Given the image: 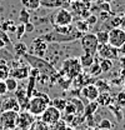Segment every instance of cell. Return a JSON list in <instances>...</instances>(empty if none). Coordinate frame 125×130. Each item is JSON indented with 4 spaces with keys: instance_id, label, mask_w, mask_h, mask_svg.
I'll list each match as a JSON object with an SVG mask.
<instances>
[{
    "instance_id": "41",
    "label": "cell",
    "mask_w": 125,
    "mask_h": 130,
    "mask_svg": "<svg viewBox=\"0 0 125 130\" xmlns=\"http://www.w3.org/2000/svg\"><path fill=\"white\" fill-rule=\"evenodd\" d=\"M8 93V89H6V85H5V81L0 80V96L5 95Z\"/></svg>"
},
{
    "instance_id": "28",
    "label": "cell",
    "mask_w": 125,
    "mask_h": 130,
    "mask_svg": "<svg viewBox=\"0 0 125 130\" xmlns=\"http://www.w3.org/2000/svg\"><path fill=\"white\" fill-rule=\"evenodd\" d=\"M106 108H109V110L111 111V114L115 115V118H116L118 121H121V120H123L124 115H123V111H121V108H119L118 105H113V104L108 105Z\"/></svg>"
},
{
    "instance_id": "6",
    "label": "cell",
    "mask_w": 125,
    "mask_h": 130,
    "mask_svg": "<svg viewBox=\"0 0 125 130\" xmlns=\"http://www.w3.org/2000/svg\"><path fill=\"white\" fill-rule=\"evenodd\" d=\"M51 23L53 25H58V26H66V25H71L73 23V14L65 9V8H59V10H56L53 16H51Z\"/></svg>"
},
{
    "instance_id": "30",
    "label": "cell",
    "mask_w": 125,
    "mask_h": 130,
    "mask_svg": "<svg viewBox=\"0 0 125 130\" xmlns=\"http://www.w3.org/2000/svg\"><path fill=\"white\" fill-rule=\"evenodd\" d=\"M88 69H89V70H88V74H89V75H91L93 78L98 76V75L101 73V69H100V66H99V63H98V61H95V60H94V63L90 65Z\"/></svg>"
},
{
    "instance_id": "13",
    "label": "cell",
    "mask_w": 125,
    "mask_h": 130,
    "mask_svg": "<svg viewBox=\"0 0 125 130\" xmlns=\"http://www.w3.org/2000/svg\"><path fill=\"white\" fill-rule=\"evenodd\" d=\"M80 98L89 101H96V98L99 96V90L95 86V84H88L80 89Z\"/></svg>"
},
{
    "instance_id": "33",
    "label": "cell",
    "mask_w": 125,
    "mask_h": 130,
    "mask_svg": "<svg viewBox=\"0 0 125 130\" xmlns=\"http://www.w3.org/2000/svg\"><path fill=\"white\" fill-rule=\"evenodd\" d=\"M75 29L79 30V31H81L83 34H85V32L89 30V25L86 24L85 20H78V23H76V25H75Z\"/></svg>"
},
{
    "instance_id": "2",
    "label": "cell",
    "mask_w": 125,
    "mask_h": 130,
    "mask_svg": "<svg viewBox=\"0 0 125 130\" xmlns=\"http://www.w3.org/2000/svg\"><path fill=\"white\" fill-rule=\"evenodd\" d=\"M50 103H51V100H50V98H49L46 93L38 91L35 89L34 93H33V96L28 101V105H26L25 110H28L34 116H40L44 113V110L50 105Z\"/></svg>"
},
{
    "instance_id": "35",
    "label": "cell",
    "mask_w": 125,
    "mask_h": 130,
    "mask_svg": "<svg viewBox=\"0 0 125 130\" xmlns=\"http://www.w3.org/2000/svg\"><path fill=\"white\" fill-rule=\"evenodd\" d=\"M113 128V124L109 119H101L99 123V129H104V130H110Z\"/></svg>"
},
{
    "instance_id": "42",
    "label": "cell",
    "mask_w": 125,
    "mask_h": 130,
    "mask_svg": "<svg viewBox=\"0 0 125 130\" xmlns=\"http://www.w3.org/2000/svg\"><path fill=\"white\" fill-rule=\"evenodd\" d=\"M99 8H100L101 11H106V13L110 11V4L109 3H101V4L99 5Z\"/></svg>"
},
{
    "instance_id": "38",
    "label": "cell",
    "mask_w": 125,
    "mask_h": 130,
    "mask_svg": "<svg viewBox=\"0 0 125 130\" xmlns=\"http://www.w3.org/2000/svg\"><path fill=\"white\" fill-rule=\"evenodd\" d=\"M121 18L120 16H115L111 21H110V25L111 28H121Z\"/></svg>"
},
{
    "instance_id": "32",
    "label": "cell",
    "mask_w": 125,
    "mask_h": 130,
    "mask_svg": "<svg viewBox=\"0 0 125 130\" xmlns=\"http://www.w3.org/2000/svg\"><path fill=\"white\" fill-rule=\"evenodd\" d=\"M19 20H20V23H23V24H26V23L30 21V14H29V11H28L25 8H23V9L20 10V13H19Z\"/></svg>"
},
{
    "instance_id": "14",
    "label": "cell",
    "mask_w": 125,
    "mask_h": 130,
    "mask_svg": "<svg viewBox=\"0 0 125 130\" xmlns=\"http://www.w3.org/2000/svg\"><path fill=\"white\" fill-rule=\"evenodd\" d=\"M31 66L30 65H23V66H16L10 69V76L16 80H25L29 78Z\"/></svg>"
},
{
    "instance_id": "4",
    "label": "cell",
    "mask_w": 125,
    "mask_h": 130,
    "mask_svg": "<svg viewBox=\"0 0 125 130\" xmlns=\"http://www.w3.org/2000/svg\"><path fill=\"white\" fill-rule=\"evenodd\" d=\"M80 73H83V66L80 64V60L76 56H71L65 60H63L61 69L59 71L60 75H64L69 79H75Z\"/></svg>"
},
{
    "instance_id": "9",
    "label": "cell",
    "mask_w": 125,
    "mask_h": 130,
    "mask_svg": "<svg viewBox=\"0 0 125 130\" xmlns=\"http://www.w3.org/2000/svg\"><path fill=\"white\" fill-rule=\"evenodd\" d=\"M18 114L19 113L13 111V110L1 111V115H0V126L3 129H15Z\"/></svg>"
},
{
    "instance_id": "10",
    "label": "cell",
    "mask_w": 125,
    "mask_h": 130,
    "mask_svg": "<svg viewBox=\"0 0 125 130\" xmlns=\"http://www.w3.org/2000/svg\"><path fill=\"white\" fill-rule=\"evenodd\" d=\"M96 54L99 55L100 59H110V60H116L119 59V51L118 49L111 46L109 44H99Z\"/></svg>"
},
{
    "instance_id": "27",
    "label": "cell",
    "mask_w": 125,
    "mask_h": 130,
    "mask_svg": "<svg viewBox=\"0 0 125 130\" xmlns=\"http://www.w3.org/2000/svg\"><path fill=\"white\" fill-rule=\"evenodd\" d=\"M5 85H6V89H8V93H14L16 89L19 88V84H18V80L9 76L8 79H5Z\"/></svg>"
},
{
    "instance_id": "37",
    "label": "cell",
    "mask_w": 125,
    "mask_h": 130,
    "mask_svg": "<svg viewBox=\"0 0 125 130\" xmlns=\"http://www.w3.org/2000/svg\"><path fill=\"white\" fill-rule=\"evenodd\" d=\"M0 39H1V40H4L6 45H11V40H10V38H9L8 32H5L1 28H0Z\"/></svg>"
},
{
    "instance_id": "5",
    "label": "cell",
    "mask_w": 125,
    "mask_h": 130,
    "mask_svg": "<svg viewBox=\"0 0 125 130\" xmlns=\"http://www.w3.org/2000/svg\"><path fill=\"white\" fill-rule=\"evenodd\" d=\"M80 45L84 50V53L91 54V55H96V50H98V38L93 32H85L81 38H80Z\"/></svg>"
},
{
    "instance_id": "40",
    "label": "cell",
    "mask_w": 125,
    "mask_h": 130,
    "mask_svg": "<svg viewBox=\"0 0 125 130\" xmlns=\"http://www.w3.org/2000/svg\"><path fill=\"white\" fill-rule=\"evenodd\" d=\"M35 130H49V125L46 123H44L43 120L39 121V123H35Z\"/></svg>"
},
{
    "instance_id": "31",
    "label": "cell",
    "mask_w": 125,
    "mask_h": 130,
    "mask_svg": "<svg viewBox=\"0 0 125 130\" xmlns=\"http://www.w3.org/2000/svg\"><path fill=\"white\" fill-rule=\"evenodd\" d=\"M10 76V68L4 63H0V80H5Z\"/></svg>"
},
{
    "instance_id": "3",
    "label": "cell",
    "mask_w": 125,
    "mask_h": 130,
    "mask_svg": "<svg viewBox=\"0 0 125 130\" xmlns=\"http://www.w3.org/2000/svg\"><path fill=\"white\" fill-rule=\"evenodd\" d=\"M84 34L79 30H74L71 34H60V32H56L54 30L46 32L44 35H41V39H44L46 43H55V44H60V43H73V41H76L79 40Z\"/></svg>"
},
{
    "instance_id": "23",
    "label": "cell",
    "mask_w": 125,
    "mask_h": 130,
    "mask_svg": "<svg viewBox=\"0 0 125 130\" xmlns=\"http://www.w3.org/2000/svg\"><path fill=\"white\" fill-rule=\"evenodd\" d=\"M66 103L68 100L64 99V98H56V99H53L50 105H53L54 108H56L59 111H64L65 110V106H66Z\"/></svg>"
},
{
    "instance_id": "25",
    "label": "cell",
    "mask_w": 125,
    "mask_h": 130,
    "mask_svg": "<svg viewBox=\"0 0 125 130\" xmlns=\"http://www.w3.org/2000/svg\"><path fill=\"white\" fill-rule=\"evenodd\" d=\"M99 66L101 69V73H109L113 69V61L110 59H100L99 58Z\"/></svg>"
},
{
    "instance_id": "45",
    "label": "cell",
    "mask_w": 125,
    "mask_h": 130,
    "mask_svg": "<svg viewBox=\"0 0 125 130\" xmlns=\"http://www.w3.org/2000/svg\"><path fill=\"white\" fill-rule=\"evenodd\" d=\"M4 130H15V129H4Z\"/></svg>"
},
{
    "instance_id": "20",
    "label": "cell",
    "mask_w": 125,
    "mask_h": 130,
    "mask_svg": "<svg viewBox=\"0 0 125 130\" xmlns=\"http://www.w3.org/2000/svg\"><path fill=\"white\" fill-rule=\"evenodd\" d=\"M40 5L48 9H59L63 8V0H40Z\"/></svg>"
},
{
    "instance_id": "29",
    "label": "cell",
    "mask_w": 125,
    "mask_h": 130,
    "mask_svg": "<svg viewBox=\"0 0 125 130\" xmlns=\"http://www.w3.org/2000/svg\"><path fill=\"white\" fill-rule=\"evenodd\" d=\"M95 35L98 38L99 44H108V40H109V31L108 30H99Z\"/></svg>"
},
{
    "instance_id": "22",
    "label": "cell",
    "mask_w": 125,
    "mask_h": 130,
    "mask_svg": "<svg viewBox=\"0 0 125 130\" xmlns=\"http://www.w3.org/2000/svg\"><path fill=\"white\" fill-rule=\"evenodd\" d=\"M98 108H99V104L96 103V101H89L86 105H85V108H84V111H83V115L86 118V116H90V115H94L95 111L98 110Z\"/></svg>"
},
{
    "instance_id": "34",
    "label": "cell",
    "mask_w": 125,
    "mask_h": 130,
    "mask_svg": "<svg viewBox=\"0 0 125 130\" xmlns=\"http://www.w3.org/2000/svg\"><path fill=\"white\" fill-rule=\"evenodd\" d=\"M15 34H16V39H18V40H21L23 36H24V34H25V24L20 23L19 25H16Z\"/></svg>"
},
{
    "instance_id": "15",
    "label": "cell",
    "mask_w": 125,
    "mask_h": 130,
    "mask_svg": "<svg viewBox=\"0 0 125 130\" xmlns=\"http://www.w3.org/2000/svg\"><path fill=\"white\" fill-rule=\"evenodd\" d=\"M5 110H13V111H16V113L21 111L20 110V105H19L15 96L5 98L1 101V111H5Z\"/></svg>"
},
{
    "instance_id": "21",
    "label": "cell",
    "mask_w": 125,
    "mask_h": 130,
    "mask_svg": "<svg viewBox=\"0 0 125 130\" xmlns=\"http://www.w3.org/2000/svg\"><path fill=\"white\" fill-rule=\"evenodd\" d=\"M74 106H75V109H76V115H79V114H83V111H84V108H85V104L83 103V100L80 99L79 96H71L68 99Z\"/></svg>"
},
{
    "instance_id": "18",
    "label": "cell",
    "mask_w": 125,
    "mask_h": 130,
    "mask_svg": "<svg viewBox=\"0 0 125 130\" xmlns=\"http://www.w3.org/2000/svg\"><path fill=\"white\" fill-rule=\"evenodd\" d=\"M23 8H25L28 11H35L38 10L41 5H40V0H20Z\"/></svg>"
},
{
    "instance_id": "12",
    "label": "cell",
    "mask_w": 125,
    "mask_h": 130,
    "mask_svg": "<svg viewBox=\"0 0 125 130\" xmlns=\"http://www.w3.org/2000/svg\"><path fill=\"white\" fill-rule=\"evenodd\" d=\"M40 116H41V120L44 123H46L48 125H53L61 119V111H59L53 105H49Z\"/></svg>"
},
{
    "instance_id": "17",
    "label": "cell",
    "mask_w": 125,
    "mask_h": 130,
    "mask_svg": "<svg viewBox=\"0 0 125 130\" xmlns=\"http://www.w3.org/2000/svg\"><path fill=\"white\" fill-rule=\"evenodd\" d=\"M96 103L100 106H108L113 103V96L109 91L108 93H99V96L96 98Z\"/></svg>"
},
{
    "instance_id": "7",
    "label": "cell",
    "mask_w": 125,
    "mask_h": 130,
    "mask_svg": "<svg viewBox=\"0 0 125 130\" xmlns=\"http://www.w3.org/2000/svg\"><path fill=\"white\" fill-rule=\"evenodd\" d=\"M125 43V30L123 28H111L109 30L108 44L119 49Z\"/></svg>"
},
{
    "instance_id": "26",
    "label": "cell",
    "mask_w": 125,
    "mask_h": 130,
    "mask_svg": "<svg viewBox=\"0 0 125 130\" xmlns=\"http://www.w3.org/2000/svg\"><path fill=\"white\" fill-rule=\"evenodd\" d=\"M0 28L4 30L5 32H15L16 25L13 20H5L0 24Z\"/></svg>"
},
{
    "instance_id": "43",
    "label": "cell",
    "mask_w": 125,
    "mask_h": 130,
    "mask_svg": "<svg viewBox=\"0 0 125 130\" xmlns=\"http://www.w3.org/2000/svg\"><path fill=\"white\" fill-rule=\"evenodd\" d=\"M35 30V26H34V24L33 23H26L25 24V32H33Z\"/></svg>"
},
{
    "instance_id": "44",
    "label": "cell",
    "mask_w": 125,
    "mask_h": 130,
    "mask_svg": "<svg viewBox=\"0 0 125 130\" xmlns=\"http://www.w3.org/2000/svg\"><path fill=\"white\" fill-rule=\"evenodd\" d=\"M5 46H6V44H5V41L0 39V50H3V49L5 48Z\"/></svg>"
},
{
    "instance_id": "36",
    "label": "cell",
    "mask_w": 125,
    "mask_h": 130,
    "mask_svg": "<svg viewBox=\"0 0 125 130\" xmlns=\"http://www.w3.org/2000/svg\"><path fill=\"white\" fill-rule=\"evenodd\" d=\"M68 100V99H66ZM65 114H71V115H76V109H75V106L68 100V103H66V106H65Z\"/></svg>"
},
{
    "instance_id": "24",
    "label": "cell",
    "mask_w": 125,
    "mask_h": 130,
    "mask_svg": "<svg viewBox=\"0 0 125 130\" xmlns=\"http://www.w3.org/2000/svg\"><path fill=\"white\" fill-rule=\"evenodd\" d=\"M95 86L98 88L99 93H108V91H110V85L105 79H96Z\"/></svg>"
},
{
    "instance_id": "39",
    "label": "cell",
    "mask_w": 125,
    "mask_h": 130,
    "mask_svg": "<svg viewBox=\"0 0 125 130\" xmlns=\"http://www.w3.org/2000/svg\"><path fill=\"white\" fill-rule=\"evenodd\" d=\"M85 21H86V24L89 25V26H94L96 23H98V18L96 15H93V14H90V15L88 16L86 19H85Z\"/></svg>"
},
{
    "instance_id": "11",
    "label": "cell",
    "mask_w": 125,
    "mask_h": 130,
    "mask_svg": "<svg viewBox=\"0 0 125 130\" xmlns=\"http://www.w3.org/2000/svg\"><path fill=\"white\" fill-rule=\"evenodd\" d=\"M48 48H49V46H48V43L44 39H41V36H39V38L33 39L30 49H29V54H33V55H35V56L43 58L48 53Z\"/></svg>"
},
{
    "instance_id": "1",
    "label": "cell",
    "mask_w": 125,
    "mask_h": 130,
    "mask_svg": "<svg viewBox=\"0 0 125 130\" xmlns=\"http://www.w3.org/2000/svg\"><path fill=\"white\" fill-rule=\"evenodd\" d=\"M23 59L25 60V63L30 65L33 69H36L41 75H46L50 78V83H55L59 78V71L54 68V65L50 61L45 60L44 58L40 56H35L33 54H25L23 56Z\"/></svg>"
},
{
    "instance_id": "8",
    "label": "cell",
    "mask_w": 125,
    "mask_h": 130,
    "mask_svg": "<svg viewBox=\"0 0 125 130\" xmlns=\"http://www.w3.org/2000/svg\"><path fill=\"white\" fill-rule=\"evenodd\" d=\"M34 124V115L30 114L28 110H21L18 114L16 118V128L15 130H29Z\"/></svg>"
},
{
    "instance_id": "46",
    "label": "cell",
    "mask_w": 125,
    "mask_h": 130,
    "mask_svg": "<svg viewBox=\"0 0 125 130\" xmlns=\"http://www.w3.org/2000/svg\"><path fill=\"white\" fill-rule=\"evenodd\" d=\"M124 91H125V86H124Z\"/></svg>"
},
{
    "instance_id": "19",
    "label": "cell",
    "mask_w": 125,
    "mask_h": 130,
    "mask_svg": "<svg viewBox=\"0 0 125 130\" xmlns=\"http://www.w3.org/2000/svg\"><path fill=\"white\" fill-rule=\"evenodd\" d=\"M79 60H80V64L83 66V69H88V68L94 63L95 58H94V55H91V54L84 53V54H81V55L79 56Z\"/></svg>"
},
{
    "instance_id": "16",
    "label": "cell",
    "mask_w": 125,
    "mask_h": 130,
    "mask_svg": "<svg viewBox=\"0 0 125 130\" xmlns=\"http://www.w3.org/2000/svg\"><path fill=\"white\" fill-rule=\"evenodd\" d=\"M13 51L15 53L16 56L23 58L25 54L29 53V48H28V45H26L25 43H23V41H18L16 44L13 45Z\"/></svg>"
}]
</instances>
